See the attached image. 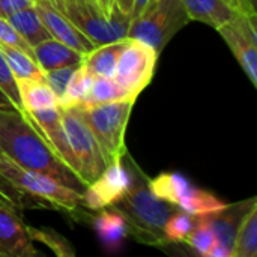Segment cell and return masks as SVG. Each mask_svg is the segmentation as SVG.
Returning a JSON list of instances; mask_svg holds the SVG:
<instances>
[{
  "instance_id": "obj_1",
  "label": "cell",
  "mask_w": 257,
  "mask_h": 257,
  "mask_svg": "<svg viewBox=\"0 0 257 257\" xmlns=\"http://www.w3.org/2000/svg\"><path fill=\"white\" fill-rule=\"evenodd\" d=\"M0 154L17 166L48 175L72 190L83 193L86 188L60 161L24 111L0 110Z\"/></svg>"
},
{
  "instance_id": "obj_2",
  "label": "cell",
  "mask_w": 257,
  "mask_h": 257,
  "mask_svg": "<svg viewBox=\"0 0 257 257\" xmlns=\"http://www.w3.org/2000/svg\"><path fill=\"white\" fill-rule=\"evenodd\" d=\"M131 184L125 196L113 205L126 220L128 235H133L139 242L164 247L167 244L163 229L167 218L176 211L178 206L158 199L149 188V178L136 164L128 151L122 155Z\"/></svg>"
},
{
  "instance_id": "obj_3",
  "label": "cell",
  "mask_w": 257,
  "mask_h": 257,
  "mask_svg": "<svg viewBox=\"0 0 257 257\" xmlns=\"http://www.w3.org/2000/svg\"><path fill=\"white\" fill-rule=\"evenodd\" d=\"M96 45L126 38L131 17L116 6L107 12L98 0H48Z\"/></svg>"
},
{
  "instance_id": "obj_4",
  "label": "cell",
  "mask_w": 257,
  "mask_h": 257,
  "mask_svg": "<svg viewBox=\"0 0 257 257\" xmlns=\"http://www.w3.org/2000/svg\"><path fill=\"white\" fill-rule=\"evenodd\" d=\"M134 102L136 99H123L90 107L77 105L93 133L107 164L126 152L125 133Z\"/></svg>"
},
{
  "instance_id": "obj_5",
  "label": "cell",
  "mask_w": 257,
  "mask_h": 257,
  "mask_svg": "<svg viewBox=\"0 0 257 257\" xmlns=\"http://www.w3.org/2000/svg\"><path fill=\"white\" fill-rule=\"evenodd\" d=\"M190 21L181 0H155L142 14L131 18L126 38L142 41L161 53L166 44Z\"/></svg>"
},
{
  "instance_id": "obj_6",
  "label": "cell",
  "mask_w": 257,
  "mask_h": 257,
  "mask_svg": "<svg viewBox=\"0 0 257 257\" xmlns=\"http://www.w3.org/2000/svg\"><path fill=\"white\" fill-rule=\"evenodd\" d=\"M0 173L17 188L39 200L45 206L65 212H77L83 206V193L72 190L54 178L23 169L0 154Z\"/></svg>"
},
{
  "instance_id": "obj_7",
  "label": "cell",
  "mask_w": 257,
  "mask_h": 257,
  "mask_svg": "<svg viewBox=\"0 0 257 257\" xmlns=\"http://www.w3.org/2000/svg\"><path fill=\"white\" fill-rule=\"evenodd\" d=\"M60 119L74 158L75 175L84 185H89L102 173L107 163L78 107L60 108Z\"/></svg>"
},
{
  "instance_id": "obj_8",
  "label": "cell",
  "mask_w": 257,
  "mask_h": 257,
  "mask_svg": "<svg viewBox=\"0 0 257 257\" xmlns=\"http://www.w3.org/2000/svg\"><path fill=\"white\" fill-rule=\"evenodd\" d=\"M160 53L148 44L126 38L119 54L114 80L134 98H137L152 81Z\"/></svg>"
},
{
  "instance_id": "obj_9",
  "label": "cell",
  "mask_w": 257,
  "mask_h": 257,
  "mask_svg": "<svg viewBox=\"0 0 257 257\" xmlns=\"http://www.w3.org/2000/svg\"><path fill=\"white\" fill-rule=\"evenodd\" d=\"M256 20L257 14L247 15L236 12L227 23L217 29L254 87H257Z\"/></svg>"
},
{
  "instance_id": "obj_10",
  "label": "cell",
  "mask_w": 257,
  "mask_h": 257,
  "mask_svg": "<svg viewBox=\"0 0 257 257\" xmlns=\"http://www.w3.org/2000/svg\"><path fill=\"white\" fill-rule=\"evenodd\" d=\"M131 184L130 173L122 163V157L107 164L102 173L83 191V206L92 211H99L117 203Z\"/></svg>"
},
{
  "instance_id": "obj_11",
  "label": "cell",
  "mask_w": 257,
  "mask_h": 257,
  "mask_svg": "<svg viewBox=\"0 0 257 257\" xmlns=\"http://www.w3.org/2000/svg\"><path fill=\"white\" fill-rule=\"evenodd\" d=\"M33 9L36 11L38 17L41 18V21L44 23L53 39L83 54L92 51L96 47V44L90 38H87L63 14H60L48 0H35Z\"/></svg>"
},
{
  "instance_id": "obj_12",
  "label": "cell",
  "mask_w": 257,
  "mask_h": 257,
  "mask_svg": "<svg viewBox=\"0 0 257 257\" xmlns=\"http://www.w3.org/2000/svg\"><path fill=\"white\" fill-rule=\"evenodd\" d=\"M39 256L20 212L0 203V257Z\"/></svg>"
},
{
  "instance_id": "obj_13",
  "label": "cell",
  "mask_w": 257,
  "mask_h": 257,
  "mask_svg": "<svg viewBox=\"0 0 257 257\" xmlns=\"http://www.w3.org/2000/svg\"><path fill=\"white\" fill-rule=\"evenodd\" d=\"M24 113L32 120V123L38 128V131L44 136V139L51 146L54 154L60 158V161L75 175L74 158H72L69 143H68L63 125H62V119H60V107L54 105V107H47L41 110L24 111Z\"/></svg>"
},
{
  "instance_id": "obj_14",
  "label": "cell",
  "mask_w": 257,
  "mask_h": 257,
  "mask_svg": "<svg viewBox=\"0 0 257 257\" xmlns=\"http://www.w3.org/2000/svg\"><path fill=\"white\" fill-rule=\"evenodd\" d=\"M256 203L257 197H250L247 200H242L233 205H226L220 211H215L206 215H199L209 224L217 241L230 250V257H232V250H233L239 224L242 218L245 217V214L250 211V208Z\"/></svg>"
},
{
  "instance_id": "obj_15",
  "label": "cell",
  "mask_w": 257,
  "mask_h": 257,
  "mask_svg": "<svg viewBox=\"0 0 257 257\" xmlns=\"http://www.w3.org/2000/svg\"><path fill=\"white\" fill-rule=\"evenodd\" d=\"M93 227L102 247L110 253L120 250L123 239L128 236L126 220L113 206L98 211V214L93 217Z\"/></svg>"
},
{
  "instance_id": "obj_16",
  "label": "cell",
  "mask_w": 257,
  "mask_h": 257,
  "mask_svg": "<svg viewBox=\"0 0 257 257\" xmlns=\"http://www.w3.org/2000/svg\"><path fill=\"white\" fill-rule=\"evenodd\" d=\"M83 57H84L83 53H78L77 50L53 38L42 41L33 47V59L42 71L80 65L83 62Z\"/></svg>"
},
{
  "instance_id": "obj_17",
  "label": "cell",
  "mask_w": 257,
  "mask_h": 257,
  "mask_svg": "<svg viewBox=\"0 0 257 257\" xmlns=\"http://www.w3.org/2000/svg\"><path fill=\"white\" fill-rule=\"evenodd\" d=\"M126 42L125 39L108 42L102 45H96L92 51L86 53L83 57V65L90 71L93 77H104V78H113L119 54Z\"/></svg>"
},
{
  "instance_id": "obj_18",
  "label": "cell",
  "mask_w": 257,
  "mask_h": 257,
  "mask_svg": "<svg viewBox=\"0 0 257 257\" xmlns=\"http://www.w3.org/2000/svg\"><path fill=\"white\" fill-rule=\"evenodd\" d=\"M190 20L212 26L215 30L236 12L223 0H181Z\"/></svg>"
},
{
  "instance_id": "obj_19",
  "label": "cell",
  "mask_w": 257,
  "mask_h": 257,
  "mask_svg": "<svg viewBox=\"0 0 257 257\" xmlns=\"http://www.w3.org/2000/svg\"><path fill=\"white\" fill-rule=\"evenodd\" d=\"M23 111H33L59 105L57 96L45 81L21 78L15 80Z\"/></svg>"
},
{
  "instance_id": "obj_20",
  "label": "cell",
  "mask_w": 257,
  "mask_h": 257,
  "mask_svg": "<svg viewBox=\"0 0 257 257\" xmlns=\"http://www.w3.org/2000/svg\"><path fill=\"white\" fill-rule=\"evenodd\" d=\"M9 24L17 30V33L33 48L42 41L51 39L50 32L38 17L36 11L33 8L21 9L6 18Z\"/></svg>"
},
{
  "instance_id": "obj_21",
  "label": "cell",
  "mask_w": 257,
  "mask_h": 257,
  "mask_svg": "<svg viewBox=\"0 0 257 257\" xmlns=\"http://www.w3.org/2000/svg\"><path fill=\"white\" fill-rule=\"evenodd\" d=\"M0 50H2L15 80L29 78V80L45 81V71H42L39 68V65L35 62V59L32 56H29L27 53H24L15 47L6 45L2 42H0Z\"/></svg>"
},
{
  "instance_id": "obj_22",
  "label": "cell",
  "mask_w": 257,
  "mask_h": 257,
  "mask_svg": "<svg viewBox=\"0 0 257 257\" xmlns=\"http://www.w3.org/2000/svg\"><path fill=\"white\" fill-rule=\"evenodd\" d=\"M190 181L179 173H161L154 179H149L151 191L161 200L178 206L182 196L190 190Z\"/></svg>"
},
{
  "instance_id": "obj_23",
  "label": "cell",
  "mask_w": 257,
  "mask_h": 257,
  "mask_svg": "<svg viewBox=\"0 0 257 257\" xmlns=\"http://www.w3.org/2000/svg\"><path fill=\"white\" fill-rule=\"evenodd\" d=\"M123 99H137V98L130 95L114 78L95 77L87 96L80 105L90 107V105L108 104V102H116V101H123Z\"/></svg>"
},
{
  "instance_id": "obj_24",
  "label": "cell",
  "mask_w": 257,
  "mask_h": 257,
  "mask_svg": "<svg viewBox=\"0 0 257 257\" xmlns=\"http://www.w3.org/2000/svg\"><path fill=\"white\" fill-rule=\"evenodd\" d=\"M226 205L227 203H224L215 194H212L206 190H202V188L190 187V190L179 200L178 208L194 215V217H199V215H206V214L220 211Z\"/></svg>"
},
{
  "instance_id": "obj_25",
  "label": "cell",
  "mask_w": 257,
  "mask_h": 257,
  "mask_svg": "<svg viewBox=\"0 0 257 257\" xmlns=\"http://www.w3.org/2000/svg\"><path fill=\"white\" fill-rule=\"evenodd\" d=\"M257 256V203L242 218L236 232L232 257H256Z\"/></svg>"
},
{
  "instance_id": "obj_26",
  "label": "cell",
  "mask_w": 257,
  "mask_h": 257,
  "mask_svg": "<svg viewBox=\"0 0 257 257\" xmlns=\"http://www.w3.org/2000/svg\"><path fill=\"white\" fill-rule=\"evenodd\" d=\"M93 80H95V77L90 74V71L83 63H80L69 78L65 95L59 102V107L66 108V107L80 105L84 101V98L87 96Z\"/></svg>"
},
{
  "instance_id": "obj_27",
  "label": "cell",
  "mask_w": 257,
  "mask_h": 257,
  "mask_svg": "<svg viewBox=\"0 0 257 257\" xmlns=\"http://www.w3.org/2000/svg\"><path fill=\"white\" fill-rule=\"evenodd\" d=\"M217 242L218 241H217L212 229L209 227V224L202 217H196L194 226H193L185 244H188V247L193 248L196 254L202 257H209Z\"/></svg>"
},
{
  "instance_id": "obj_28",
  "label": "cell",
  "mask_w": 257,
  "mask_h": 257,
  "mask_svg": "<svg viewBox=\"0 0 257 257\" xmlns=\"http://www.w3.org/2000/svg\"><path fill=\"white\" fill-rule=\"evenodd\" d=\"M0 203L5 205V206H9V208L15 209L17 212H21V211H24L27 208H36L39 205L44 206V208H47L39 200L33 199L32 196H29L24 191H21L20 188H17L2 173H0Z\"/></svg>"
},
{
  "instance_id": "obj_29",
  "label": "cell",
  "mask_w": 257,
  "mask_h": 257,
  "mask_svg": "<svg viewBox=\"0 0 257 257\" xmlns=\"http://www.w3.org/2000/svg\"><path fill=\"white\" fill-rule=\"evenodd\" d=\"M194 215L182 211V209H176L164 223V238L169 242L173 244H182L187 241L193 226H194Z\"/></svg>"
},
{
  "instance_id": "obj_30",
  "label": "cell",
  "mask_w": 257,
  "mask_h": 257,
  "mask_svg": "<svg viewBox=\"0 0 257 257\" xmlns=\"http://www.w3.org/2000/svg\"><path fill=\"white\" fill-rule=\"evenodd\" d=\"M27 232L30 239L35 242H42L45 247H48L56 256L59 257H72L75 256V250L71 245V242L62 236L60 233L51 230V229H36L32 226H27Z\"/></svg>"
},
{
  "instance_id": "obj_31",
  "label": "cell",
  "mask_w": 257,
  "mask_h": 257,
  "mask_svg": "<svg viewBox=\"0 0 257 257\" xmlns=\"http://www.w3.org/2000/svg\"><path fill=\"white\" fill-rule=\"evenodd\" d=\"M78 65H72V66H63V68H56V69H50L45 71V83L50 86V89L54 92V95L57 96V101L60 102V99L65 95L66 86L69 83L71 75L74 74L75 68Z\"/></svg>"
},
{
  "instance_id": "obj_32",
  "label": "cell",
  "mask_w": 257,
  "mask_h": 257,
  "mask_svg": "<svg viewBox=\"0 0 257 257\" xmlns=\"http://www.w3.org/2000/svg\"><path fill=\"white\" fill-rule=\"evenodd\" d=\"M0 89L8 95V98L23 111L21 108V102H20V95H18V89H17V83L14 78L12 71L9 69V65L0 50Z\"/></svg>"
},
{
  "instance_id": "obj_33",
  "label": "cell",
  "mask_w": 257,
  "mask_h": 257,
  "mask_svg": "<svg viewBox=\"0 0 257 257\" xmlns=\"http://www.w3.org/2000/svg\"><path fill=\"white\" fill-rule=\"evenodd\" d=\"M35 0H0V17L8 18L9 15L26 9V8H33Z\"/></svg>"
},
{
  "instance_id": "obj_34",
  "label": "cell",
  "mask_w": 257,
  "mask_h": 257,
  "mask_svg": "<svg viewBox=\"0 0 257 257\" xmlns=\"http://www.w3.org/2000/svg\"><path fill=\"white\" fill-rule=\"evenodd\" d=\"M227 3L235 12L247 14V15H256V0H223Z\"/></svg>"
},
{
  "instance_id": "obj_35",
  "label": "cell",
  "mask_w": 257,
  "mask_h": 257,
  "mask_svg": "<svg viewBox=\"0 0 257 257\" xmlns=\"http://www.w3.org/2000/svg\"><path fill=\"white\" fill-rule=\"evenodd\" d=\"M134 2L136 0H113V5L125 15H133V9H134Z\"/></svg>"
},
{
  "instance_id": "obj_36",
  "label": "cell",
  "mask_w": 257,
  "mask_h": 257,
  "mask_svg": "<svg viewBox=\"0 0 257 257\" xmlns=\"http://www.w3.org/2000/svg\"><path fill=\"white\" fill-rule=\"evenodd\" d=\"M0 110H3V111H21L9 98H8V95L0 89Z\"/></svg>"
},
{
  "instance_id": "obj_37",
  "label": "cell",
  "mask_w": 257,
  "mask_h": 257,
  "mask_svg": "<svg viewBox=\"0 0 257 257\" xmlns=\"http://www.w3.org/2000/svg\"><path fill=\"white\" fill-rule=\"evenodd\" d=\"M155 0H136L134 2V9H133V15H131V18H134V17H137L139 14H142L149 5H152Z\"/></svg>"
},
{
  "instance_id": "obj_38",
  "label": "cell",
  "mask_w": 257,
  "mask_h": 257,
  "mask_svg": "<svg viewBox=\"0 0 257 257\" xmlns=\"http://www.w3.org/2000/svg\"><path fill=\"white\" fill-rule=\"evenodd\" d=\"M98 2H99V5H101L107 12H111V11H113V8H114L113 0H98Z\"/></svg>"
}]
</instances>
